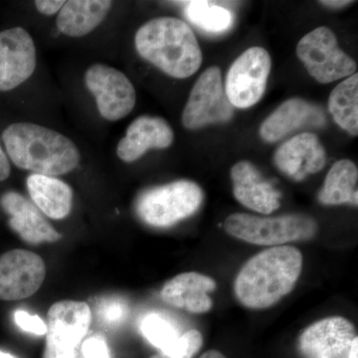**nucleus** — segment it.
<instances>
[{
    "label": "nucleus",
    "mask_w": 358,
    "mask_h": 358,
    "mask_svg": "<svg viewBox=\"0 0 358 358\" xmlns=\"http://www.w3.org/2000/svg\"><path fill=\"white\" fill-rule=\"evenodd\" d=\"M303 255L289 245L270 247L250 258L234 281V294L242 306L265 310L291 293L300 279Z\"/></svg>",
    "instance_id": "f257e3e1"
},
{
    "label": "nucleus",
    "mask_w": 358,
    "mask_h": 358,
    "mask_svg": "<svg viewBox=\"0 0 358 358\" xmlns=\"http://www.w3.org/2000/svg\"><path fill=\"white\" fill-rule=\"evenodd\" d=\"M2 141L16 166L36 174L54 178L71 173L79 164L76 145L62 134L39 124H10L4 129Z\"/></svg>",
    "instance_id": "f03ea898"
},
{
    "label": "nucleus",
    "mask_w": 358,
    "mask_h": 358,
    "mask_svg": "<svg viewBox=\"0 0 358 358\" xmlns=\"http://www.w3.org/2000/svg\"><path fill=\"white\" fill-rule=\"evenodd\" d=\"M134 44L141 58L176 79L192 76L203 60L192 28L178 18L148 21L136 31Z\"/></svg>",
    "instance_id": "7ed1b4c3"
},
{
    "label": "nucleus",
    "mask_w": 358,
    "mask_h": 358,
    "mask_svg": "<svg viewBox=\"0 0 358 358\" xmlns=\"http://www.w3.org/2000/svg\"><path fill=\"white\" fill-rule=\"evenodd\" d=\"M231 236L259 246H282L291 242L308 241L315 236L317 224L306 214H285L261 217L247 213L231 214L224 222Z\"/></svg>",
    "instance_id": "20e7f679"
},
{
    "label": "nucleus",
    "mask_w": 358,
    "mask_h": 358,
    "mask_svg": "<svg viewBox=\"0 0 358 358\" xmlns=\"http://www.w3.org/2000/svg\"><path fill=\"white\" fill-rule=\"evenodd\" d=\"M203 199V192L197 183L173 181L141 193L136 200V213L152 227H171L196 213Z\"/></svg>",
    "instance_id": "39448f33"
},
{
    "label": "nucleus",
    "mask_w": 358,
    "mask_h": 358,
    "mask_svg": "<svg viewBox=\"0 0 358 358\" xmlns=\"http://www.w3.org/2000/svg\"><path fill=\"white\" fill-rule=\"evenodd\" d=\"M296 55L308 74L322 84L331 83L357 73V62L339 48L336 34L326 26L305 35L296 45Z\"/></svg>",
    "instance_id": "423d86ee"
},
{
    "label": "nucleus",
    "mask_w": 358,
    "mask_h": 358,
    "mask_svg": "<svg viewBox=\"0 0 358 358\" xmlns=\"http://www.w3.org/2000/svg\"><path fill=\"white\" fill-rule=\"evenodd\" d=\"M91 322V308L84 301L54 303L48 312L43 358H78V346L88 333Z\"/></svg>",
    "instance_id": "0eeeda50"
},
{
    "label": "nucleus",
    "mask_w": 358,
    "mask_h": 358,
    "mask_svg": "<svg viewBox=\"0 0 358 358\" xmlns=\"http://www.w3.org/2000/svg\"><path fill=\"white\" fill-rule=\"evenodd\" d=\"M272 68L270 54L262 47H251L231 65L226 75V96L238 109L253 107L262 98L267 88Z\"/></svg>",
    "instance_id": "6e6552de"
},
{
    "label": "nucleus",
    "mask_w": 358,
    "mask_h": 358,
    "mask_svg": "<svg viewBox=\"0 0 358 358\" xmlns=\"http://www.w3.org/2000/svg\"><path fill=\"white\" fill-rule=\"evenodd\" d=\"M234 115L218 67H209L194 84L182 112L183 127L199 129L209 124L229 122Z\"/></svg>",
    "instance_id": "1a4fd4ad"
},
{
    "label": "nucleus",
    "mask_w": 358,
    "mask_h": 358,
    "mask_svg": "<svg viewBox=\"0 0 358 358\" xmlns=\"http://www.w3.org/2000/svg\"><path fill=\"white\" fill-rule=\"evenodd\" d=\"M85 84L95 96L99 113L108 121L124 119L136 106L134 85L124 73L114 67L92 65L85 74Z\"/></svg>",
    "instance_id": "9d476101"
},
{
    "label": "nucleus",
    "mask_w": 358,
    "mask_h": 358,
    "mask_svg": "<svg viewBox=\"0 0 358 358\" xmlns=\"http://www.w3.org/2000/svg\"><path fill=\"white\" fill-rule=\"evenodd\" d=\"M355 324L341 315L324 317L303 329L298 339L301 358H348Z\"/></svg>",
    "instance_id": "9b49d317"
},
{
    "label": "nucleus",
    "mask_w": 358,
    "mask_h": 358,
    "mask_svg": "<svg viewBox=\"0 0 358 358\" xmlns=\"http://www.w3.org/2000/svg\"><path fill=\"white\" fill-rule=\"evenodd\" d=\"M46 275L43 259L16 249L0 257V300L20 301L36 293Z\"/></svg>",
    "instance_id": "f8f14e48"
},
{
    "label": "nucleus",
    "mask_w": 358,
    "mask_h": 358,
    "mask_svg": "<svg viewBox=\"0 0 358 358\" xmlns=\"http://www.w3.org/2000/svg\"><path fill=\"white\" fill-rule=\"evenodd\" d=\"M36 68V48L24 28L0 32V92L11 91L27 81Z\"/></svg>",
    "instance_id": "ddd939ff"
},
{
    "label": "nucleus",
    "mask_w": 358,
    "mask_h": 358,
    "mask_svg": "<svg viewBox=\"0 0 358 358\" xmlns=\"http://www.w3.org/2000/svg\"><path fill=\"white\" fill-rule=\"evenodd\" d=\"M274 162L285 176L301 181L326 166V150L315 134L301 133L285 141L275 150Z\"/></svg>",
    "instance_id": "4468645a"
},
{
    "label": "nucleus",
    "mask_w": 358,
    "mask_h": 358,
    "mask_svg": "<svg viewBox=\"0 0 358 358\" xmlns=\"http://www.w3.org/2000/svg\"><path fill=\"white\" fill-rule=\"evenodd\" d=\"M327 117L319 106L300 98L285 101L263 124L259 133L267 143H275L286 138L296 129L322 128Z\"/></svg>",
    "instance_id": "2eb2a0df"
},
{
    "label": "nucleus",
    "mask_w": 358,
    "mask_h": 358,
    "mask_svg": "<svg viewBox=\"0 0 358 358\" xmlns=\"http://www.w3.org/2000/svg\"><path fill=\"white\" fill-rule=\"evenodd\" d=\"M173 140V129L166 120L141 115L129 124L126 136L117 143V155L122 162H134L148 150H166Z\"/></svg>",
    "instance_id": "dca6fc26"
},
{
    "label": "nucleus",
    "mask_w": 358,
    "mask_h": 358,
    "mask_svg": "<svg viewBox=\"0 0 358 358\" xmlns=\"http://www.w3.org/2000/svg\"><path fill=\"white\" fill-rule=\"evenodd\" d=\"M0 204L9 215V225L23 241L39 244L61 239L60 233L52 227L39 209L20 193H4Z\"/></svg>",
    "instance_id": "f3484780"
},
{
    "label": "nucleus",
    "mask_w": 358,
    "mask_h": 358,
    "mask_svg": "<svg viewBox=\"0 0 358 358\" xmlns=\"http://www.w3.org/2000/svg\"><path fill=\"white\" fill-rule=\"evenodd\" d=\"M231 179L235 199L250 210L268 215L281 206L280 192L262 178L251 162L235 164L231 169Z\"/></svg>",
    "instance_id": "a211bd4d"
},
{
    "label": "nucleus",
    "mask_w": 358,
    "mask_h": 358,
    "mask_svg": "<svg viewBox=\"0 0 358 358\" xmlns=\"http://www.w3.org/2000/svg\"><path fill=\"white\" fill-rule=\"evenodd\" d=\"M217 282L197 272L182 273L169 280L160 292L167 305L192 313H208L213 306L209 293L215 291Z\"/></svg>",
    "instance_id": "6ab92c4d"
},
{
    "label": "nucleus",
    "mask_w": 358,
    "mask_h": 358,
    "mask_svg": "<svg viewBox=\"0 0 358 358\" xmlns=\"http://www.w3.org/2000/svg\"><path fill=\"white\" fill-rule=\"evenodd\" d=\"M110 0H70L59 11L56 25L70 37H83L96 29L109 13Z\"/></svg>",
    "instance_id": "aec40b11"
},
{
    "label": "nucleus",
    "mask_w": 358,
    "mask_h": 358,
    "mask_svg": "<svg viewBox=\"0 0 358 358\" xmlns=\"http://www.w3.org/2000/svg\"><path fill=\"white\" fill-rule=\"evenodd\" d=\"M26 183L35 206L45 215L55 220L69 215L73 192L64 181L53 176L33 173L28 176Z\"/></svg>",
    "instance_id": "412c9836"
},
{
    "label": "nucleus",
    "mask_w": 358,
    "mask_h": 358,
    "mask_svg": "<svg viewBox=\"0 0 358 358\" xmlns=\"http://www.w3.org/2000/svg\"><path fill=\"white\" fill-rule=\"evenodd\" d=\"M357 164L352 160H339L327 174L317 199L324 205L352 204L357 206Z\"/></svg>",
    "instance_id": "4be33fe9"
},
{
    "label": "nucleus",
    "mask_w": 358,
    "mask_h": 358,
    "mask_svg": "<svg viewBox=\"0 0 358 358\" xmlns=\"http://www.w3.org/2000/svg\"><path fill=\"white\" fill-rule=\"evenodd\" d=\"M329 109L334 122L352 136L358 134V75L338 84L329 99Z\"/></svg>",
    "instance_id": "5701e85b"
},
{
    "label": "nucleus",
    "mask_w": 358,
    "mask_h": 358,
    "mask_svg": "<svg viewBox=\"0 0 358 358\" xmlns=\"http://www.w3.org/2000/svg\"><path fill=\"white\" fill-rule=\"evenodd\" d=\"M185 3V16L187 20L210 33H220L229 29L233 23L232 13L225 7L211 1H187Z\"/></svg>",
    "instance_id": "b1692460"
},
{
    "label": "nucleus",
    "mask_w": 358,
    "mask_h": 358,
    "mask_svg": "<svg viewBox=\"0 0 358 358\" xmlns=\"http://www.w3.org/2000/svg\"><path fill=\"white\" fill-rule=\"evenodd\" d=\"M141 331L143 336L160 352L171 348L180 336L176 326L157 313H150L143 317Z\"/></svg>",
    "instance_id": "393cba45"
},
{
    "label": "nucleus",
    "mask_w": 358,
    "mask_h": 358,
    "mask_svg": "<svg viewBox=\"0 0 358 358\" xmlns=\"http://www.w3.org/2000/svg\"><path fill=\"white\" fill-rule=\"evenodd\" d=\"M202 345V334L196 329H190L181 334L171 348L159 355L162 358H192L201 350Z\"/></svg>",
    "instance_id": "a878e982"
},
{
    "label": "nucleus",
    "mask_w": 358,
    "mask_h": 358,
    "mask_svg": "<svg viewBox=\"0 0 358 358\" xmlns=\"http://www.w3.org/2000/svg\"><path fill=\"white\" fill-rule=\"evenodd\" d=\"M128 307L120 299H106L101 301L98 308V315L103 324L110 327L121 324L126 319Z\"/></svg>",
    "instance_id": "bb28decb"
},
{
    "label": "nucleus",
    "mask_w": 358,
    "mask_h": 358,
    "mask_svg": "<svg viewBox=\"0 0 358 358\" xmlns=\"http://www.w3.org/2000/svg\"><path fill=\"white\" fill-rule=\"evenodd\" d=\"M14 320L16 324L27 333L37 334V336H43L47 333L46 324L40 319L38 315H30L25 310H17L14 313Z\"/></svg>",
    "instance_id": "cd10ccee"
},
{
    "label": "nucleus",
    "mask_w": 358,
    "mask_h": 358,
    "mask_svg": "<svg viewBox=\"0 0 358 358\" xmlns=\"http://www.w3.org/2000/svg\"><path fill=\"white\" fill-rule=\"evenodd\" d=\"M82 353L84 358H110L107 343L101 336H93L85 341L82 345Z\"/></svg>",
    "instance_id": "c85d7f7f"
},
{
    "label": "nucleus",
    "mask_w": 358,
    "mask_h": 358,
    "mask_svg": "<svg viewBox=\"0 0 358 358\" xmlns=\"http://www.w3.org/2000/svg\"><path fill=\"white\" fill-rule=\"evenodd\" d=\"M64 0H36L35 6L44 15H54L61 10L65 4Z\"/></svg>",
    "instance_id": "c756f323"
},
{
    "label": "nucleus",
    "mask_w": 358,
    "mask_h": 358,
    "mask_svg": "<svg viewBox=\"0 0 358 358\" xmlns=\"http://www.w3.org/2000/svg\"><path fill=\"white\" fill-rule=\"evenodd\" d=\"M10 164L6 152L2 150L0 145V181L6 180L10 176Z\"/></svg>",
    "instance_id": "7c9ffc66"
},
{
    "label": "nucleus",
    "mask_w": 358,
    "mask_h": 358,
    "mask_svg": "<svg viewBox=\"0 0 358 358\" xmlns=\"http://www.w3.org/2000/svg\"><path fill=\"white\" fill-rule=\"evenodd\" d=\"M320 4L329 8L339 9L348 6V4L353 3V1H346V0H329V1H320Z\"/></svg>",
    "instance_id": "2f4dec72"
},
{
    "label": "nucleus",
    "mask_w": 358,
    "mask_h": 358,
    "mask_svg": "<svg viewBox=\"0 0 358 358\" xmlns=\"http://www.w3.org/2000/svg\"><path fill=\"white\" fill-rule=\"evenodd\" d=\"M199 358H227L222 352H218V350H210L205 352L203 355Z\"/></svg>",
    "instance_id": "473e14b6"
},
{
    "label": "nucleus",
    "mask_w": 358,
    "mask_h": 358,
    "mask_svg": "<svg viewBox=\"0 0 358 358\" xmlns=\"http://www.w3.org/2000/svg\"><path fill=\"white\" fill-rule=\"evenodd\" d=\"M348 358H358V338L353 339Z\"/></svg>",
    "instance_id": "72a5a7b5"
},
{
    "label": "nucleus",
    "mask_w": 358,
    "mask_h": 358,
    "mask_svg": "<svg viewBox=\"0 0 358 358\" xmlns=\"http://www.w3.org/2000/svg\"><path fill=\"white\" fill-rule=\"evenodd\" d=\"M0 358H15L13 357V355H9V353L0 352Z\"/></svg>",
    "instance_id": "f704fd0d"
},
{
    "label": "nucleus",
    "mask_w": 358,
    "mask_h": 358,
    "mask_svg": "<svg viewBox=\"0 0 358 358\" xmlns=\"http://www.w3.org/2000/svg\"><path fill=\"white\" fill-rule=\"evenodd\" d=\"M150 358H162L160 357V355H155V357H150Z\"/></svg>",
    "instance_id": "c9c22d12"
}]
</instances>
